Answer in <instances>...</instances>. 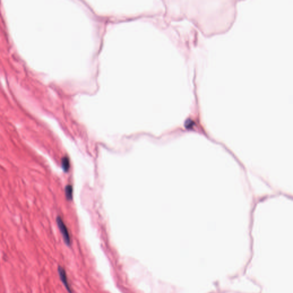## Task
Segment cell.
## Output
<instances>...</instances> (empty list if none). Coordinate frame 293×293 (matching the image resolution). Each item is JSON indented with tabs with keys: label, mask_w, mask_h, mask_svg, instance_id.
<instances>
[{
	"label": "cell",
	"mask_w": 293,
	"mask_h": 293,
	"mask_svg": "<svg viewBox=\"0 0 293 293\" xmlns=\"http://www.w3.org/2000/svg\"><path fill=\"white\" fill-rule=\"evenodd\" d=\"M56 222L58 226L59 230L60 231L61 234L62 235V238L64 241L66 245L70 246L71 245V238L70 235V232L66 227L64 222L63 221L62 218L60 216H58L56 219Z\"/></svg>",
	"instance_id": "obj_1"
},
{
	"label": "cell",
	"mask_w": 293,
	"mask_h": 293,
	"mask_svg": "<svg viewBox=\"0 0 293 293\" xmlns=\"http://www.w3.org/2000/svg\"><path fill=\"white\" fill-rule=\"evenodd\" d=\"M65 194L68 201H72L73 199V187L70 184L67 185L65 188Z\"/></svg>",
	"instance_id": "obj_4"
},
{
	"label": "cell",
	"mask_w": 293,
	"mask_h": 293,
	"mask_svg": "<svg viewBox=\"0 0 293 293\" xmlns=\"http://www.w3.org/2000/svg\"><path fill=\"white\" fill-rule=\"evenodd\" d=\"M61 167L63 171L65 172H68L70 170V160L68 156H64L61 160Z\"/></svg>",
	"instance_id": "obj_3"
},
{
	"label": "cell",
	"mask_w": 293,
	"mask_h": 293,
	"mask_svg": "<svg viewBox=\"0 0 293 293\" xmlns=\"http://www.w3.org/2000/svg\"><path fill=\"white\" fill-rule=\"evenodd\" d=\"M57 270H58L59 277L61 279V282H62L63 285H64L65 287L67 290V291L70 293H72V289H71L69 282H68L67 275H66V271L65 270V269L61 266H59Z\"/></svg>",
	"instance_id": "obj_2"
}]
</instances>
